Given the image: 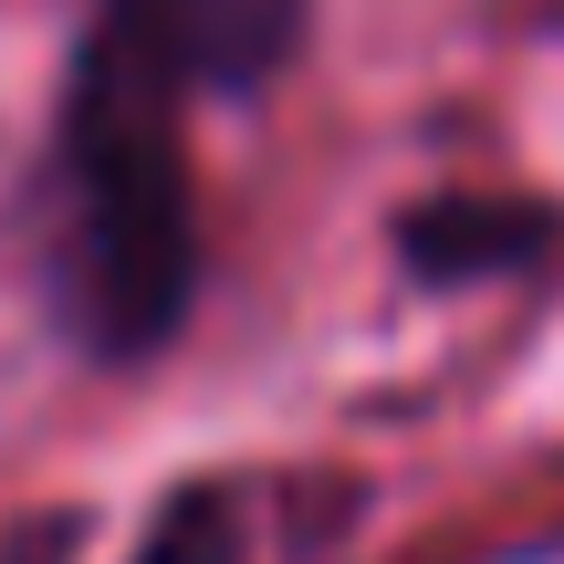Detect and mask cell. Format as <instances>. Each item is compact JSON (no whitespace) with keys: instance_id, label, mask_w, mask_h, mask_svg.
<instances>
[{"instance_id":"277c9868","label":"cell","mask_w":564,"mask_h":564,"mask_svg":"<svg viewBox=\"0 0 564 564\" xmlns=\"http://www.w3.org/2000/svg\"><path fill=\"white\" fill-rule=\"evenodd\" d=\"M137 564H230V502H209V491H188V502H167Z\"/></svg>"},{"instance_id":"5b68a950","label":"cell","mask_w":564,"mask_h":564,"mask_svg":"<svg viewBox=\"0 0 564 564\" xmlns=\"http://www.w3.org/2000/svg\"><path fill=\"white\" fill-rule=\"evenodd\" d=\"M0 564H63V533H11V544H0Z\"/></svg>"},{"instance_id":"3957f363","label":"cell","mask_w":564,"mask_h":564,"mask_svg":"<svg viewBox=\"0 0 564 564\" xmlns=\"http://www.w3.org/2000/svg\"><path fill=\"white\" fill-rule=\"evenodd\" d=\"M544 241H554V209H533V199H429V209H408V230H398V251L419 272H440V282L512 272Z\"/></svg>"},{"instance_id":"6da1fadb","label":"cell","mask_w":564,"mask_h":564,"mask_svg":"<svg viewBox=\"0 0 564 564\" xmlns=\"http://www.w3.org/2000/svg\"><path fill=\"white\" fill-rule=\"evenodd\" d=\"M63 199H74V314L105 356H137L188 314L199 282V220H188V167L167 137V74L105 21L74 74L63 116Z\"/></svg>"},{"instance_id":"7a4b0ae2","label":"cell","mask_w":564,"mask_h":564,"mask_svg":"<svg viewBox=\"0 0 564 564\" xmlns=\"http://www.w3.org/2000/svg\"><path fill=\"white\" fill-rule=\"evenodd\" d=\"M116 32L158 63L167 84H262L303 32V0H116Z\"/></svg>"}]
</instances>
